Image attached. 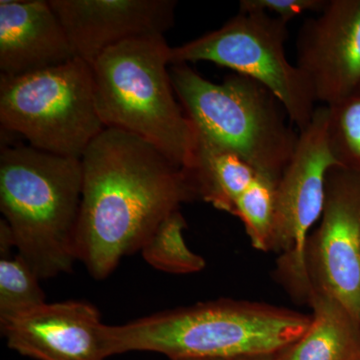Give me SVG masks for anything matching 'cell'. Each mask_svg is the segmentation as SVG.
<instances>
[{
	"label": "cell",
	"mask_w": 360,
	"mask_h": 360,
	"mask_svg": "<svg viewBox=\"0 0 360 360\" xmlns=\"http://www.w3.org/2000/svg\"><path fill=\"white\" fill-rule=\"evenodd\" d=\"M288 23L259 11L239 13L219 30L170 49V65L208 61L259 82L283 104L300 131L316 101L309 80L286 56Z\"/></svg>",
	"instance_id": "52a82bcc"
},
{
	"label": "cell",
	"mask_w": 360,
	"mask_h": 360,
	"mask_svg": "<svg viewBox=\"0 0 360 360\" xmlns=\"http://www.w3.org/2000/svg\"><path fill=\"white\" fill-rule=\"evenodd\" d=\"M311 314L220 298L108 326V355L155 352L169 360L276 357L309 328Z\"/></svg>",
	"instance_id": "7a4b0ae2"
},
{
	"label": "cell",
	"mask_w": 360,
	"mask_h": 360,
	"mask_svg": "<svg viewBox=\"0 0 360 360\" xmlns=\"http://www.w3.org/2000/svg\"><path fill=\"white\" fill-rule=\"evenodd\" d=\"M77 262L103 281L141 250L161 222L196 200L184 168L141 137L105 129L82 158Z\"/></svg>",
	"instance_id": "6da1fadb"
},
{
	"label": "cell",
	"mask_w": 360,
	"mask_h": 360,
	"mask_svg": "<svg viewBox=\"0 0 360 360\" xmlns=\"http://www.w3.org/2000/svg\"><path fill=\"white\" fill-rule=\"evenodd\" d=\"M296 66L316 103L331 105L360 84V0H328L300 26Z\"/></svg>",
	"instance_id": "30bf717a"
},
{
	"label": "cell",
	"mask_w": 360,
	"mask_h": 360,
	"mask_svg": "<svg viewBox=\"0 0 360 360\" xmlns=\"http://www.w3.org/2000/svg\"><path fill=\"white\" fill-rule=\"evenodd\" d=\"M169 70L175 94L195 129L278 182L300 134L274 94L238 73L215 84L186 63Z\"/></svg>",
	"instance_id": "5b68a950"
},
{
	"label": "cell",
	"mask_w": 360,
	"mask_h": 360,
	"mask_svg": "<svg viewBox=\"0 0 360 360\" xmlns=\"http://www.w3.org/2000/svg\"><path fill=\"white\" fill-rule=\"evenodd\" d=\"M108 324L91 303H45L6 326L11 349L35 360H106Z\"/></svg>",
	"instance_id": "7c38bea8"
},
{
	"label": "cell",
	"mask_w": 360,
	"mask_h": 360,
	"mask_svg": "<svg viewBox=\"0 0 360 360\" xmlns=\"http://www.w3.org/2000/svg\"><path fill=\"white\" fill-rule=\"evenodd\" d=\"M0 123L32 148L82 158L105 129L97 111L91 65L75 58L18 77H0Z\"/></svg>",
	"instance_id": "8992f818"
},
{
	"label": "cell",
	"mask_w": 360,
	"mask_h": 360,
	"mask_svg": "<svg viewBox=\"0 0 360 360\" xmlns=\"http://www.w3.org/2000/svg\"><path fill=\"white\" fill-rule=\"evenodd\" d=\"M328 106L316 108L311 122L300 131L295 153L276 186L271 250L278 255L276 277L302 302H307L309 295L305 245L321 219L328 172L338 167L328 143Z\"/></svg>",
	"instance_id": "ba28073f"
},
{
	"label": "cell",
	"mask_w": 360,
	"mask_h": 360,
	"mask_svg": "<svg viewBox=\"0 0 360 360\" xmlns=\"http://www.w3.org/2000/svg\"><path fill=\"white\" fill-rule=\"evenodd\" d=\"M75 58L90 65L110 47L172 27L174 0H49Z\"/></svg>",
	"instance_id": "8fae6325"
},
{
	"label": "cell",
	"mask_w": 360,
	"mask_h": 360,
	"mask_svg": "<svg viewBox=\"0 0 360 360\" xmlns=\"http://www.w3.org/2000/svg\"><path fill=\"white\" fill-rule=\"evenodd\" d=\"M328 2V0H241L238 11L274 13L276 18L288 23L296 16L309 11L321 13Z\"/></svg>",
	"instance_id": "ffe728a7"
},
{
	"label": "cell",
	"mask_w": 360,
	"mask_h": 360,
	"mask_svg": "<svg viewBox=\"0 0 360 360\" xmlns=\"http://www.w3.org/2000/svg\"><path fill=\"white\" fill-rule=\"evenodd\" d=\"M311 321L276 360H359L360 322L333 296L312 291L309 298Z\"/></svg>",
	"instance_id": "5bb4252c"
},
{
	"label": "cell",
	"mask_w": 360,
	"mask_h": 360,
	"mask_svg": "<svg viewBox=\"0 0 360 360\" xmlns=\"http://www.w3.org/2000/svg\"><path fill=\"white\" fill-rule=\"evenodd\" d=\"M170 49L165 35L110 47L91 65L94 94L106 129L141 137L186 168L193 155L195 127L172 86Z\"/></svg>",
	"instance_id": "277c9868"
},
{
	"label": "cell",
	"mask_w": 360,
	"mask_h": 360,
	"mask_svg": "<svg viewBox=\"0 0 360 360\" xmlns=\"http://www.w3.org/2000/svg\"><path fill=\"white\" fill-rule=\"evenodd\" d=\"M186 227V220L180 210L172 213L142 246L144 260L167 274H191L205 269V258L189 250L184 240Z\"/></svg>",
	"instance_id": "e0dca14e"
},
{
	"label": "cell",
	"mask_w": 360,
	"mask_h": 360,
	"mask_svg": "<svg viewBox=\"0 0 360 360\" xmlns=\"http://www.w3.org/2000/svg\"><path fill=\"white\" fill-rule=\"evenodd\" d=\"M217 360H276L274 357H246V359H217Z\"/></svg>",
	"instance_id": "44dd1931"
},
{
	"label": "cell",
	"mask_w": 360,
	"mask_h": 360,
	"mask_svg": "<svg viewBox=\"0 0 360 360\" xmlns=\"http://www.w3.org/2000/svg\"><path fill=\"white\" fill-rule=\"evenodd\" d=\"M359 360H360V359Z\"/></svg>",
	"instance_id": "7402d4cb"
},
{
	"label": "cell",
	"mask_w": 360,
	"mask_h": 360,
	"mask_svg": "<svg viewBox=\"0 0 360 360\" xmlns=\"http://www.w3.org/2000/svg\"><path fill=\"white\" fill-rule=\"evenodd\" d=\"M328 110V143L338 167L360 174V84Z\"/></svg>",
	"instance_id": "d6986e66"
},
{
	"label": "cell",
	"mask_w": 360,
	"mask_h": 360,
	"mask_svg": "<svg viewBox=\"0 0 360 360\" xmlns=\"http://www.w3.org/2000/svg\"><path fill=\"white\" fill-rule=\"evenodd\" d=\"M277 181L258 174L236 201L233 215L241 220L251 245L271 252L276 221Z\"/></svg>",
	"instance_id": "ac0fdd59"
},
{
	"label": "cell",
	"mask_w": 360,
	"mask_h": 360,
	"mask_svg": "<svg viewBox=\"0 0 360 360\" xmlns=\"http://www.w3.org/2000/svg\"><path fill=\"white\" fill-rule=\"evenodd\" d=\"M82 193V158L22 144L2 146L0 210L16 252L40 279L68 274L77 262Z\"/></svg>",
	"instance_id": "3957f363"
},
{
	"label": "cell",
	"mask_w": 360,
	"mask_h": 360,
	"mask_svg": "<svg viewBox=\"0 0 360 360\" xmlns=\"http://www.w3.org/2000/svg\"><path fill=\"white\" fill-rule=\"evenodd\" d=\"M75 58L70 40L49 1H0L1 77L27 75Z\"/></svg>",
	"instance_id": "4fadbf2b"
},
{
	"label": "cell",
	"mask_w": 360,
	"mask_h": 360,
	"mask_svg": "<svg viewBox=\"0 0 360 360\" xmlns=\"http://www.w3.org/2000/svg\"><path fill=\"white\" fill-rule=\"evenodd\" d=\"M304 258L309 295L333 296L360 322V174L340 167L328 172L323 212Z\"/></svg>",
	"instance_id": "9c48e42d"
},
{
	"label": "cell",
	"mask_w": 360,
	"mask_h": 360,
	"mask_svg": "<svg viewBox=\"0 0 360 360\" xmlns=\"http://www.w3.org/2000/svg\"><path fill=\"white\" fill-rule=\"evenodd\" d=\"M0 326L46 303L40 278L20 253L0 250Z\"/></svg>",
	"instance_id": "2e32d148"
},
{
	"label": "cell",
	"mask_w": 360,
	"mask_h": 360,
	"mask_svg": "<svg viewBox=\"0 0 360 360\" xmlns=\"http://www.w3.org/2000/svg\"><path fill=\"white\" fill-rule=\"evenodd\" d=\"M184 169L196 200L232 215L236 201L258 175L240 156L217 146L196 129L193 155Z\"/></svg>",
	"instance_id": "9a60e30c"
}]
</instances>
